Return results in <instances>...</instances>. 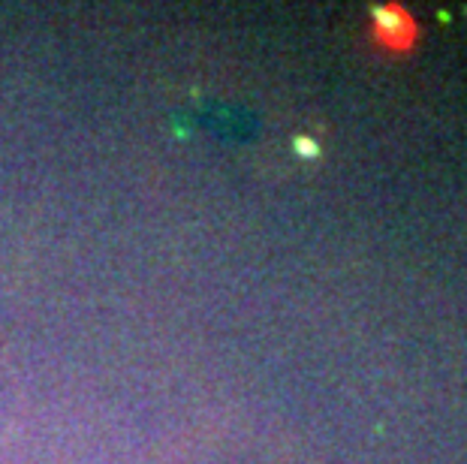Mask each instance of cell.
<instances>
[{"label":"cell","instance_id":"1","mask_svg":"<svg viewBox=\"0 0 467 464\" xmlns=\"http://www.w3.org/2000/svg\"><path fill=\"white\" fill-rule=\"evenodd\" d=\"M377 36L386 45H407L413 39V21L401 9H377Z\"/></svg>","mask_w":467,"mask_h":464}]
</instances>
